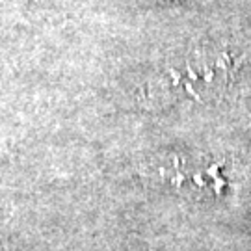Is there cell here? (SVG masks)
I'll return each instance as SVG.
<instances>
[{"label": "cell", "instance_id": "1", "mask_svg": "<svg viewBox=\"0 0 251 251\" xmlns=\"http://www.w3.org/2000/svg\"><path fill=\"white\" fill-rule=\"evenodd\" d=\"M171 90L179 91L192 100L216 97L225 88L231 73V58L222 49H196L179 67L170 71Z\"/></svg>", "mask_w": 251, "mask_h": 251}]
</instances>
